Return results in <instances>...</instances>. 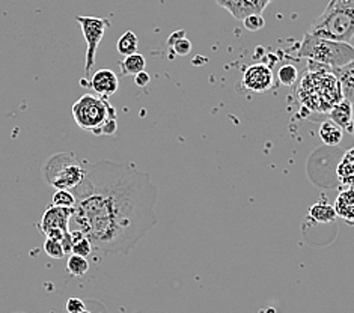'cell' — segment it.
I'll list each match as a JSON object with an SVG mask.
<instances>
[{"label": "cell", "instance_id": "6da1fadb", "mask_svg": "<svg viewBox=\"0 0 354 313\" xmlns=\"http://www.w3.org/2000/svg\"><path fill=\"white\" fill-rule=\"evenodd\" d=\"M85 167V178L71 190L70 229L85 234L104 255H127L158 223L157 185L131 163L98 160Z\"/></svg>", "mask_w": 354, "mask_h": 313}, {"label": "cell", "instance_id": "7a4b0ae2", "mask_svg": "<svg viewBox=\"0 0 354 313\" xmlns=\"http://www.w3.org/2000/svg\"><path fill=\"white\" fill-rule=\"evenodd\" d=\"M297 98L308 112L330 113L344 95L333 70H309L299 83Z\"/></svg>", "mask_w": 354, "mask_h": 313}, {"label": "cell", "instance_id": "3957f363", "mask_svg": "<svg viewBox=\"0 0 354 313\" xmlns=\"http://www.w3.org/2000/svg\"><path fill=\"white\" fill-rule=\"evenodd\" d=\"M73 120L82 130L95 136H113L118 130L116 110L106 97L85 94L71 108Z\"/></svg>", "mask_w": 354, "mask_h": 313}, {"label": "cell", "instance_id": "277c9868", "mask_svg": "<svg viewBox=\"0 0 354 313\" xmlns=\"http://www.w3.org/2000/svg\"><path fill=\"white\" fill-rule=\"evenodd\" d=\"M309 33L351 42L354 38V0H330L323 14L312 23Z\"/></svg>", "mask_w": 354, "mask_h": 313}, {"label": "cell", "instance_id": "5b68a950", "mask_svg": "<svg viewBox=\"0 0 354 313\" xmlns=\"http://www.w3.org/2000/svg\"><path fill=\"white\" fill-rule=\"evenodd\" d=\"M299 57L309 59L335 70L354 61V46L350 42L327 39L308 32L299 47Z\"/></svg>", "mask_w": 354, "mask_h": 313}, {"label": "cell", "instance_id": "8992f818", "mask_svg": "<svg viewBox=\"0 0 354 313\" xmlns=\"http://www.w3.org/2000/svg\"><path fill=\"white\" fill-rule=\"evenodd\" d=\"M85 173V162H80L74 152H56L43 166L44 181L56 190H73Z\"/></svg>", "mask_w": 354, "mask_h": 313}, {"label": "cell", "instance_id": "52a82bcc", "mask_svg": "<svg viewBox=\"0 0 354 313\" xmlns=\"http://www.w3.org/2000/svg\"><path fill=\"white\" fill-rule=\"evenodd\" d=\"M83 38L86 41V55H85V74H89L95 65L97 57V48L100 46L101 39H103L106 29L111 26V21L107 19H98V17H85L77 15V19Z\"/></svg>", "mask_w": 354, "mask_h": 313}, {"label": "cell", "instance_id": "ba28073f", "mask_svg": "<svg viewBox=\"0 0 354 313\" xmlns=\"http://www.w3.org/2000/svg\"><path fill=\"white\" fill-rule=\"evenodd\" d=\"M273 82V71L266 64L250 65L243 74L244 88L252 92H267L268 89H272Z\"/></svg>", "mask_w": 354, "mask_h": 313}, {"label": "cell", "instance_id": "9c48e42d", "mask_svg": "<svg viewBox=\"0 0 354 313\" xmlns=\"http://www.w3.org/2000/svg\"><path fill=\"white\" fill-rule=\"evenodd\" d=\"M73 216V208H64V207H56L50 205L44 211L43 217H41L39 222V229L44 235L52 231H70V222Z\"/></svg>", "mask_w": 354, "mask_h": 313}, {"label": "cell", "instance_id": "30bf717a", "mask_svg": "<svg viewBox=\"0 0 354 313\" xmlns=\"http://www.w3.org/2000/svg\"><path fill=\"white\" fill-rule=\"evenodd\" d=\"M273 0H216L218 6L225 8L237 20H244L248 15L261 14Z\"/></svg>", "mask_w": 354, "mask_h": 313}, {"label": "cell", "instance_id": "8fae6325", "mask_svg": "<svg viewBox=\"0 0 354 313\" xmlns=\"http://www.w3.org/2000/svg\"><path fill=\"white\" fill-rule=\"evenodd\" d=\"M89 88L92 91H95L97 95L101 97H112L115 92L120 88V80H118V75L112 70H98L94 73V75L91 77L89 82Z\"/></svg>", "mask_w": 354, "mask_h": 313}, {"label": "cell", "instance_id": "7c38bea8", "mask_svg": "<svg viewBox=\"0 0 354 313\" xmlns=\"http://www.w3.org/2000/svg\"><path fill=\"white\" fill-rule=\"evenodd\" d=\"M336 216L341 217L345 222L354 225V185L345 187L335 200L333 205Z\"/></svg>", "mask_w": 354, "mask_h": 313}, {"label": "cell", "instance_id": "4fadbf2b", "mask_svg": "<svg viewBox=\"0 0 354 313\" xmlns=\"http://www.w3.org/2000/svg\"><path fill=\"white\" fill-rule=\"evenodd\" d=\"M330 121H333L336 125L341 126L342 130L351 131V124H353V103L348 99H341L338 104H336L330 110Z\"/></svg>", "mask_w": 354, "mask_h": 313}, {"label": "cell", "instance_id": "5bb4252c", "mask_svg": "<svg viewBox=\"0 0 354 313\" xmlns=\"http://www.w3.org/2000/svg\"><path fill=\"white\" fill-rule=\"evenodd\" d=\"M333 73L341 83L344 98L354 103V61L339 66V68H335Z\"/></svg>", "mask_w": 354, "mask_h": 313}, {"label": "cell", "instance_id": "9a60e30c", "mask_svg": "<svg viewBox=\"0 0 354 313\" xmlns=\"http://www.w3.org/2000/svg\"><path fill=\"white\" fill-rule=\"evenodd\" d=\"M336 176L344 187H353L354 185V149H348L342 155L341 162L336 167Z\"/></svg>", "mask_w": 354, "mask_h": 313}, {"label": "cell", "instance_id": "2e32d148", "mask_svg": "<svg viewBox=\"0 0 354 313\" xmlns=\"http://www.w3.org/2000/svg\"><path fill=\"white\" fill-rule=\"evenodd\" d=\"M319 137L328 146L339 145L344 137V130L333 121H324L319 126Z\"/></svg>", "mask_w": 354, "mask_h": 313}, {"label": "cell", "instance_id": "e0dca14e", "mask_svg": "<svg viewBox=\"0 0 354 313\" xmlns=\"http://www.w3.org/2000/svg\"><path fill=\"white\" fill-rule=\"evenodd\" d=\"M122 75H136L140 71H145L147 61L145 56H142L140 53H133L124 57V61L120 64Z\"/></svg>", "mask_w": 354, "mask_h": 313}, {"label": "cell", "instance_id": "ac0fdd59", "mask_svg": "<svg viewBox=\"0 0 354 313\" xmlns=\"http://www.w3.org/2000/svg\"><path fill=\"white\" fill-rule=\"evenodd\" d=\"M309 217L317 223H332L338 216H336V211L332 205H327V204H323V202H319V204H315L310 207Z\"/></svg>", "mask_w": 354, "mask_h": 313}, {"label": "cell", "instance_id": "d6986e66", "mask_svg": "<svg viewBox=\"0 0 354 313\" xmlns=\"http://www.w3.org/2000/svg\"><path fill=\"white\" fill-rule=\"evenodd\" d=\"M138 46H139V39L136 37V33L127 30L120 39H118L116 50L120 55L129 56L133 53H138Z\"/></svg>", "mask_w": 354, "mask_h": 313}, {"label": "cell", "instance_id": "ffe728a7", "mask_svg": "<svg viewBox=\"0 0 354 313\" xmlns=\"http://www.w3.org/2000/svg\"><path fill=\"white\" fill-rule=\"evenodd\" d=\"M167 46L172 47L174 52L178 56H187L192 52V42L185 38L184 30L174 32L167 39Z\"/></svg>", "mask_w": 354, "mask_h": 313}, {"label": "cell", "instance_id": "44dd1931", "mask_svg": "<svg viewBox=\"0 0 354 313\" xmlns=\"http://www.w3.org/2000/svg\"><path fill=\"white\" fill-rule=\"evenodd\" d=\"M66 269H68V273L71 276L82 277L89 272V262L85 256L74 255V253H71L68 260H66Z\"/></svg>", "mask_w": 354, "mask_h": 313}, {"label": "cell", "instance_id": "7402d4cb", "mask_svg": "<svg viewBox=\"0 0 354 313\" xmlns=\"http://www.w3.org/2000/svg\"><path fill=\"white\" fill-rule=\"evenodd\" d=\"M297 68L291 64H286L281 66L279 71H277V80H279L283 86H292L297 80Z\"/></svg>", "mask_w": 354, "mask_h": 313}, {"label": "cell", "instance_id": "603a6c76", "mask_svg": "<svg viewBox=\"0 0 354 313\" xmlns=\"http://www.w3.org/2000/svg\"><path fill=\"white\" fill-rule=\"evenodd\" d=\"M44 252L47 253L48 258H52V259H62L66 255L62 241L55 240V238H47L46 240Z\"/></svg>", "mask_w": 354, "mask_h": 313}, {"label": "cell", "instance_id": "cb8c5ba5", "mask_svg": "<svg viewBox=\"0 0 354 313\" xmlns=\"http://www.w3.org/2000/svg\"><path fill=\"white\" fill-rule=\"evenodd\" d=\"M53 205L64 207V208H73L75 204V198L71 190H56L53 194Z\"/></svg>", "mask_w": 354, "mask_h": 313}, {"label": "cell", "instance_id": "d4e9b609", "mask_svg": "<svg viewBox=\"0 0 354 313\" xmlns=\"http://www.w3.org/2000/svg\"><path fill=\"white\" fill-rule=\"evenodd\" d=\"M243 26L250 32H258L266 26V20L263 14H252L243 20Z\"/></svg>", "mask_w": 354, "mask_h": 313}, {"label": "cell", "instance_id": "484cf974", "mask_svg": "<svg viewBox=\"0 0 354 313\" xmlns=\"http://www.w3.org/2000/svg\"><path fill=\"white\" fill-rule=\"evenodd\" d=\"M86 309V304L80 298H70L66 301V312L68 313H80Z\"/></svg>", "mask_w": 354, "mask_h": 313}, {"label": "cell", "instance_id": "4316f807", "mask_svg": "<svg viewBox=\"0 0 354 313\" xmlns=\"http://www.w3.org/2000/svg\"><path fill=\"white\" fill-rule=\"evenodd\" d=\"M149 82H151V77L147 71H140L134 75V83H136L139 88H147Z\"/></svg>", "mask_w": 354, "mask_h": 313}, {"label": "cell", "instance_id": "83f0119b", "mask_svg": "<svg viewBox=\"0 0 354 313\" xmlns=\"http://www.w3.org/2000/svg\"><path fill=\"white\" fill-rule=\"evenodd\" d=\"M351 133H354V103H353V124H351Z\"/></svg>", "mask_w": 354, "mask_h": 313}, {"label": "cell", "instance_id": "f1b7e54d", "mask_svg": "<svg viewBox=\"0 0 354 313\" xmlns=\"http://www.w3.org/2000/svg\"><path fill=\"white\" fill-rule=\"evenodd\" d=\"M80 313H92V312H89L88 309H85V310H83V312H80Z\"/></svg>", "mask_w": 354, "mask_h": 313}, {"label": "cell", "instance_id": "f546056e", "mask_svg": "<svg viewBox=\"0 0 354 313\" xmlns=\"http://www.w3.org/2000/svg\"><path fill=\"white\" fill-rule=\"evenodd\" d=\"M350 44H353V46H354V38L351 39V42H350Z\"/></svg>", "mask_w": 354, "mask_h": 313}]
</instances>
